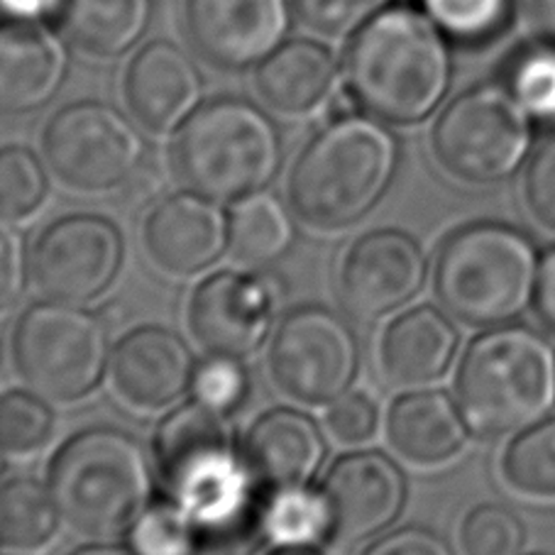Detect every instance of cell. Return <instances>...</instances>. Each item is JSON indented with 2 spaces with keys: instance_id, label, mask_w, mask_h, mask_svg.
I'll return each instance as SVG.
<instances>
[{
  "instance_id": "1f68e13d",
  "label": "cell",
  "mask_w": 555,
  "mask_h": 555,
  "mask_svg": "<svg viewBox=\"0 0 555 555\" xmlns=\"http://www.w3.org/2000/svg\"><path fill=\"white\" fill-rule=\"evenodd\" d=\"M506 89L539 122H555V44L539 40L509 62Z\"/></svg>"
},
{
  "instance_id": "d6986e66",
  "label": "cell",
  "mask_w": 555,
  "mask_h": 555,
  "mask_svg": "<svg viewBox=\"0 0 555 555\" xmlns=\"http://www.w3.org/2000/svg\"><path fill=\"white\" fill-rule=\"evenodd\" d=\"M66 50L40 21H0V116H25L54 99Z\"/></svg>"
},
{
  "instance_id": "484cf974",
  "label": "cell",
  "mask_w": 555,
  "mask_h": 555,
  "mask_svg": "<svg viewBox=\"0 0 555 555\" xmlns=\"http://www.w3.org/2000/svg\"><path fill=\"white\" fill-rule=\"evenodd\" d=\"M64 519L50 487L33 477H13L0 485V545L13 551H40Z\"/></svg>"
},
{
  "instance_id": "7bdbcfd3",
  "label": "cell",
  "mask_w": 555,
  "mask_h": 555,
  "mask_svg": "<svg viewBox=\"0 0 555 555\" xmlns=\"http://www.w3.org/2000/svg\"><path fill=\"white\" fill-rule=\"evenodd\" d=\"M524 11L535 37L555 44V0H526Z\"/></svg>"
},
{
  "instance_id": "4fadbf2b",
  "label": "cell",
  "mask_w": 555,
  "mask_h": 555,
  "mask_svg": "<svg viewBox=\"0 0 555 555\" xmlns=\"http://www.w3.org/2000/svg\"><path fill=\"white\" fill-rule=\"evenodd\" d=\"M428 260L414 235L382 228L360 235L343 257L338 296L356 321L375 323L424 289Z\"/></svg>"
},
{
  "instance_id": "ffe728a7",
  "label": "cell",
  "mask_w": 555,
  "mask_h": 555,
  "mask_svg": "<svg viewBox=\"0 0 555 555\" xmlns=\"http://www.w3.org/2000/svg\"><path fill=\"white\" fill-rule=\"evenodd\" d=\"M461 346V333L448 313L416 306L391 321L379 336V372L401 389L428 387L443 379Z\"/></svg>"
},
{
  "instance_id": "7402d4cb",
  "label": "cell",
  "mask_w": 555,
  "mask_h": 555,
  "mask_svg": "<svg viewBox=\"0 0 555 555\" xmlns=\"http://www.w3.org/2000/svg\"><path fill=\"white\" fill-rule=\"evenodd\" d=\"M340 66L313 40L282 42L257 64L255 86L262 101L284 116H309L338 95Z\"/></svg>"
},
{
  "instance_id": "d6a6232c",
  "label": "cell",
  "mask_w": 555,
  "mask_h": 555,
  "mask_svg": "<svg viewBox=\"0 0 555 555\" xmlns=\"http://www.w3.org/2000/svg\"><path fill=\"white\" fill-rule=\"evenodd\" d=\"M50 194V179L40 157L23 145L0 147V216L23 220Z\"/></svg>"
},
{
  "instance_id": "836d02e7",
  "label": "cell",
  "mask_w": 555,
  "mask_h": 555,
  "mask_svg": "<svg viewBox=\"0 0 555 555\" xmlns=\"http://www.w3.org/2000/svg\"><path fill=\"white\" fill-rule=\"evenodd\" d=\"M191 391H194V399L201 404L216 409L225 416H233L253 395V375L243 358L210 352V358L196 365Z\"/></svg>"
},
{
  "instance_id": "2e32d148",
  "label": "cell",
  "mask_w": 555,
  "mask_h": 555,
  "mask_svg": "<svg viewBox=\"0 0 555 555\" xmlns=\"http://www.w3.org/2000/svg\"><path fill=\"white\" fill-rule=\"evenodd\" d=\"M321 492L328 502L336 535L360 541L399 519L406 504V477L389 455L360 451L331 465Z\"/></svg>"
},
{
  "instance_id": "7dc6e473",
  "label": "cell",
  "mask_w": 555,
  "mask_h": 555,
  "mask_svg": "<svg viewBox=\"0 0 555 555\" xmlns=\"http://www.w3.org/2000/svg\"><path fill=\"white\" fill-rule=\"evenodd\" d=\"M0 358H3V356H0Z\"/></svg>"
},
{
  "instance_id": "60d3db41",
  "label": "cell",
  "mask_w": 555,
  "mask_h": 555,
  "mask_svg": "<svg viewBox=\"0 0 555 555\" xmlns=\"http://www.w3.org/2000/svg\"><path fill=\"white\" fill-rule=\"evenodd\" d=\"M533 304L539 319L545 323V328H551L555 333V247L541 255Z\"/></svg>"
},
{
  "instance_id": "ac0fdd59",
  "label": "cell",
  "mask_w": 555,
  "mask_h": 555,
  "mask_svg": "<svg viewBox=\"0 0 555 555\" xmlns=\"http://www.w3.org/2000/svg\"><path fill=\"white\" fill-rule=\"evenodd\" d=\"M122 95L142 128L157 135L181 128L201 101V76L189 54L157 40L142 47L122 74Z\"/></svg>"
},
{
  "instance_id": "5bb4252c",
  "label": "cell",
  "mask_w": 555,
  "mask_h": 555,
  "mask_svg": "<svg viewBox=\"0 0 555 555\" xmlns=\"http://www.w3.org/2000/svg\"><path fill=\"white\" fill-rule=\"evenodd\" d=\"M289 0H186L184 23L194 50L208 64L243 72L284 42Z\"/></svg>"
},
{
  "instance_id": "d590c367",
  "label": "cell",
  "mask_w": 555,
  "mask_h": 555,
  "mask_svg": "<svg viewBox=\"0 0 555 555\" xmlns=\"http://www.w3.org/2000/svg\"><path fill=\"white\" fill-rule=\"evenodd\" d=\"M382 8L385 0H289L294 21L325 40L352 37Z\"/></svg>"
},
{
  "instance_id": "9a60e30c",
  "label": "cell",
  "mask_w": 555,
  "mask_h": 555,
  "mask_svg": "<svg viewBox=\"0 0 555 555\" xmlns=\"http://www.w3.org/2000/svg\"><path fill=\"white\" fill-rule=\"evenodd\" d=\"M231 243L225 210L196 191L162 198L142 220V245L157 270L194 276L214 267Z\"/></svg>"
},
{
  "instance_id": "7a4b0ae2",
  "label": "cell",
  "mask_w": 555,
  "mask_h": 555,
  "mask_svg": "<svg viewBox=\"0 0 555 555\" xmlns=\"http://www.w3.org/2000/svg\"><path fill=\"white\" fill-rule=\"evenodd\" d=\"M401 147L385 120L331 118L296 157L289 204L315 231H343L375 208L399 171Z\"/></svg>"
},
{
  "instance_id": "ba28073f",
  "label": "cell",
  "mask_w": 555,
  "mask_h": 555,
  "mask_svg": "<svg viewBox=\"0 0 555 555\" xmlns=\"http://www.w3.org/2000/svg\"><path fill=\"white\" fill-rule=\"evenodd\" d=\"M533 145V118L506 83L467 89L446 105L434 130L440 165L467 184L514 177Z\"/></svg>"
},
{
  "instance_id": "bcb514c9",
  "label": "cell",
  "mask_w": 555,
  "mask_h": 555,
  "mask_svg": "<svg viewBox=\"0 0 555 555\" xmlns=\"http://www.w3.org/2000/svg\"><path fill=\"white\" fill-rule=\"evenodd\" d=\"M531 555H543V553H531Z\"/></svg>"
},
{
  "instance_id": "30bf717a",
  "label": "cell",
  "mask_w": 555,
  "mask_h": 555,
  "mask_svg": "<svg viewBox=\"0 0 555 555\" xmlns=\"http://www.w3.org/2000/svg\"><path fill=\"white\" fill-rule=\"evenodd\" d=\"M358 370V336L336 311L299 306L276 325L270 346L272 379L299 404H333L350 391Z\"/></svg>"
},
{
  "instance_id": "6da1fadb",
  "label": "cell",
  "mask_w": 555,
  "mask_h": 555,
  "mask_svg": "<svg viewBox=\"0 0 555 555\" xmlns=\"http://www.w3.org/2000/svg\"><path fill=\"white\" fill-rule=\"evenodd\" d=\"M448 37L421 8H382L350 37L346 83L372 118L414 126L446 99L453 79Z\"/></svg>"
},
{
  "instance_id": "3957f363",
  "label": "cell",
  "mask_w": 555,
  "mask_h": 555,
  "mask_svg": "<svg viewBox=\"0 0 555 555\" xmlns=\"http://www.w3.org/2000/svg\"><path fill=\"white\" fill-rule=\"evenodd\" d=\"M457 404L473 430L500 438L521 434L555 406V346L531 325L504 323L465 350Z\"/></svg>"
},
{
  "instance_id": "7c38bea8",
  "label": "cell",
  "mask_w": 555,
  "mask_h": 555,
  "mask_svg": "<svg viewBox=\"0 0 555 555\" xmlns=\"http://www.w3.org/2000/svg\"><path fill=\"white\" fill-rule=\"evenodd\" d=\"M282 292L264 272L206 276L189 301V328L208 352L245 358L270 338Z\"/></svg>"
},
{
  "instance_id": "f546056e",
  "label": "cell",
  "mask_w": 555,
  "mask_h": 555,
  "mask_svg": "<svg viewBox=\"0 0 555 555\" xmlns=\"http://www.w3.org/2000/svg\"><path fill=\"white\" fill-rule=\"evenodd\" d=\"M50 399L35 389H11L0 395V448L13 455H33L54 436Z\"/></svg>"
},
{
  "instance_id": "44dd1931",
  "label": "cell",
  "mask_w": 555,
  "mask_h": 555,
  "mask_svg": "<svg viewBox=\"0 0 555 555\" xmlns=\"http://www.w3.org/2000/svg\"><path fill=\"white\" fill-rule=\"evenodd\" d=\"M245 463L267 490L304 487L325 461V438L304 411L272 409L255 421L243 443Z\"/></svg>"
},
{
  "instance_id": "f1b7e54d",
  "label": "cell",
  "mask_w": 555,
  "mask_h": 555,
  "mask_svg": "<svg viewBox=\"0 0 555 555\" xmlns=\"http://www.w3.org/2000/svg\"><path fill=\"white\" fill-rule=\"evenodd\" d=\"M418 8L448 40L477 47L509 27L516 0H418Z\"/></svg>"
},
{
  "instance_id": "277c9868",
  "label": "cell",
  "mask_w": 555,
  "mask_h": 555,
  "mask_svg": "<svg viewBox=\"0 0 555 555\" xmlns=\"http://www.w3.org/2000/svg\"><path fill=\"white\" fill-rule=\"evenodd\" d=\"M539 250L519 228L480 220L453 231L436 257V294L448 313L477 328L512 323L529 309Z\"/></svg>"
},
{
  "instance_id": "4316f807",
  "label": "cell",
  "mask_w": 555,
  "mask_h": 555,
  "mask_svg": "<svg viewBox=\"0 0 555 555\" xmlns=\"http://www.w3.org/2000/svg\"><path fill=\"white\" fill-rule=\"evenodd\" d=\"M264 533L282 548H313L336 535L328 502L309 485L270 492L264 500Z\"/></svg>"
},
{
  "instance_id": "9c48e42d",
  "label": "cell",
  "mask_w": 555,
  "mask_h": 555,
  "mask_svg": "<svg viewBox=\"0 0 555 555\" xmlns=\"http://www.w3.org/2000/svg\"><path fill=\"white\" fill-rule=\"evenodd\" d=\"M44 157L66 186L103 194L135 177L145 140L113 105L79 101L56 111L44 128Z\"/></svg>"
},
{
  "instance_id": "ee69618b",
  "label": "cell",
  "mask_w": 555,
  "mask_h": 555,
  "mask_svg": "<svg viewBox=\"0 0 555 555\" xmlns=\"http://www.w3.org/2000/svg\"><path fill=\"white\" fill-rule=\"evenodd\" d=\"M69 555H135L128 548H122V545H113V543H91V545H81V548H76Z\"/></svg>"
},
{
  "instance_id": "5b68a950",
  "label": "cell",
  "mask_w": 555,
  "mask_h": 555,
  "mask_svg": "<svg viewBox=\"0 0 555 555\" xmlns=\"http://www.w3.org/2000/svg\"><path fill=\"white\" fill-rule=\"evenodd\" d=\"M282 155L274 120L243 99L198 105L171 145L177 177L214 201H241L264 191L282 167Z\"/></svg>"
},
{
  "instance_id": "b9f144b4",
  "label": "cell",
  "mask_w": 555,
  "mask_h": 555,
  "mask_svg": "<svg viewBox=\"0 0 555 555\" xmlns=\"http://www.w3.org/2000/svg\"><path fill=\"white\" fill-rule=\"evenodd\" d=\"M60 0H0V21H44L54 15Z\"/></svg>"
},
{
  "instance_id": "74e56055",
  "label": "cell",
  "mask_w": 555,
  "mask_h": 555,
  "mask_svg": "<svg viewBox=\"0 0 555 555\" xmlns=\"http://www.w3.org/2000/svg\"><path fill=\"white\" fill-rule=\"evenodd\" d=\"M524 196L533 218L555 233V132L541 140L526 167Z\"/></svg>"
},
{
  "instance_id": "603a6c76",
  "label": "cell",
  "mask_w": 555,
  "mask_h": 555,
  "mask_svg": "<svg viewBox=\"0 0 555 555\" xmlns=\"http://www.w3.org/2000/svg\"><path fill=\"white\" fill-rule=\"evenodd\" d=\"M387 438L404 461L434 467L453 461L463 451L470 438V424L451 395L418 389L391 404Z\"/></svg>"
},
{
  "instance_id": "52a82bcc",
  "label": "cell",
  "mask_w": 555,
  "mask_h": 555,
  "mask_svg": "<svg viewBox=\"0 0 555 555\" xmlns=\"http://www.w3.org/2000/svg\"><path fill=\"white\" fill-rule=\"evenodd\" d=\"M111 358L108 328L81 304H35L15 323L17 372L37 395L56 404L89 397L111 370Z\"/></svg>"
},
{
  "instance_id": "8d00e7d4",
  "label": "cell",
  "mask_w": 555,
  "mask_h": 555,
  "mask_svg": "<svg viewBox=\"0 0 555 555\" xmlns=\"http://www.w3.org/2000/svg\"><path fill=\"white\" fill-rule=\"evenodd\" d=\"M325 426L333 438L346 446H362L375 438L379 430V406L365 391H346V395L333 401Z\"/></svg>"
},
{
  "instance_id": "8fae6325",
  "label": "cell",
  "mask_w": 555,
  "mask_h": 555,
  "mask_svg": "<svg viewBox=\"0 0 555 555\" xmlns=\"http://www.w3.org/2000/svg\"><path fill=\"white\" fill-rule=\"evenodd\" d=\"M126 262V241L116 223L93 214L54 220L37 237L33 282L47 299L91 304L116 284Z\"/></svg>"
},
{
  "instance_id": "8992f818",
  "label": "cell",
  "mask_w": 555,
  "mask_h": 555,
  "mask_svg": "<svg viewBox=\"0 0 555 555\" xmlns=\"http://www.w3.org/2000/svg\"><path fill=\"white\" fill-rule=\"evenodd\" d=\"M50 490L79 533H128L150 504L152 465L135 436L113 426L86 428L52 457Z\"/></svg>"
},
{
  "instance_id": "f35d334b",
  "label": "cell",
  "mask_w": 555,
  "mask_h": 555,
  "mask_svg": "<svg viewBox=\"0 0 555 555\" xmlns=\"http://www.w3.org/2000/svg\"><path fill=\"white\" fill-rule=\"evenodd\" d=\"M30 270L23 233L13 225L11 218L0 216V315L23 299Z\"/></svg>"
},
{
  "instance_id": "e575fe53",
  "label": "cell",
  "mask_w": 555,
  "mask_h": 555,
  "mask_svg": "<svg viewBox=\"0 0 555 555\" xmlns=\"http://www.w3.org/2000/svg\"><path fill=\"white\" fill-rule=\"evenodd\" d=\"M524 541V521L502 504L475 506L461 526L465 555H519Z\"/></svg>"
},
{
  "instance_id": "83f0119b",
  "label": "cell",
  "mask_w": 555,
  "mask_h": 555,
  "mask_svg": "<svg viewBox=\"0 0 555 555\" xmlns=\"http://www.w3.org/2000/svg\"><path fill=\"white\" fill-rule=\"evenodd\" d=\"M502 475L516 492L555 496V416L521 430L506 446Z\"/></svg>"
},
{
  "instance_id": "d4e9b609",
  "label": "cell",
  "mask_w": 555,
  "mask_h": 555,
  "mask_svg": "<svg viewBox=\"0 0 555 555\" xmlns=\"http://www.w3.org/2000/svg\"><path fill=\"white\" fill-rule=\"evenodd\" d=\"M228 228H231L228 250L237 262L255 270L280 262L296 241L292 214L270 191H257L235 201L228 216Z\"/></svg>"
},
{
  "instance_id": "e0dca14e",
  "label": "cell",
  "mask_w": 555,
  "mask_h": 555,
  "mask_svg": "<svg viewBox=\"0 0 555 555\" xmlns=\"http://www.w3.org/2000/svg\"><path fill=\"white\" fill-rule=\"evenodd\" d=\"M194 352L175 331L140 325L130 331L111 358V385L128 406L162 411L191 389Z\"/></svg>"
},
{
  "instance_id": "ab89813d",
  "label": "cell",
  "mask_w": 555,
  "mask_h": 555,
  "mask_svg": "<svg viewBox=\"0 0 555 555\" xmlns=\"http://www.w3.org/2000/svg\"><path fill=\"white\" fill-rule=\"evenodd\" d=\"M360 555H455L436 531L424 526H401L370 543Z\"/></svg>"
},
{
  "instance_id": "f6af8a7d",
  "label": "cell",
  "mask_w": 555,
  "mask_h": 555,
  "mask_svg": "<svg viewBox=\"0 0 555 555\" xmlns=\"http://www.w3.org/2000/svg\"><path fill=\"white\" fill-rule=\"evenodd\" d=\"M270 555H321V553H315L313 548H280Z\"/></svg>"
},
{
  "instance_id": "cb8c5ba5",
  "label": "cell",
  "mask_w": 555,
  "mask_h": 555,
  "mask_svg": "<svg viewBox=\"0 0 555 555\" xmlns=\"http://www.w3.org/2000/svg\"><path fill=\"white\" fill-rule=\"evenodd\" d=\"M54 21L64 40L99 60L120 56L150 23V0H60Z\"/></svg>"
},
{
  "instance_id": "4dcf8cb0",
  "label": "cell",
  "mask_w": 555,
  "mask_h": 555,
  "mask_svg": "<svg viewBox=\"0 0 555 555\" xmlns=\"http://www.w3.org/2000/svg\"><path fill=\"white\" fill-rule=\"evenodd\" d=\"M128 545L135 555H196L198 535L189 514L175 500L152 502L128 529Z\"/></svg>"
}]
</instances>
